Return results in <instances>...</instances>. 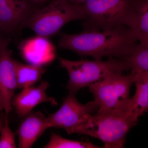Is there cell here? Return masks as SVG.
I'll return each mask as SVG.
<instances>
[{"label": "cell", "instance_id": "6da1fadb", "mask_svg": "<svg viewBox=\"0 0 148 148\" xmlns=\"http://www.w3.org/2000/svg\"><path fill=\"white\" fill-rule=\"evenodd\" d=\"M134 30L126 26L98 31L84 29L75 34H64L58 41L61 49L74 51L80 56H90L95 60L104 57L124 58L138 45Z\"/></svg>", "mask_w": 148, "mask_h": 148}, {"label": "cell", "instance_id": "7a4b0ae2", "mask_svg": "<svg viewBox=\"0 0 148 148\" xmlns=\"http://www.w3.org/2000/svg\"><path fill=\"white\" fill-rule=\"evenodd\" d=\"M138 0H88L81 4L88 19L84 29L98 31L137 26Z\"/></svg>", "mask_w": 148, "mask_h": 148}, {"label": "cell", "instance_id": "3957f363", "mask_svg": "<svg viewBox=\"0 0 148 148\" xmlns=\"http://www.w3.org/2000/svg\"><path fill=\"white\" fill-rule=\"evenodd\" d=\"M60 67L66 69L69 76L66 88L69 93L79 90L113 75L129 71L126 62L121 59L109 58L107 61L82 59L73 61L59 57Z\"/></svg>", "mask_w": 148, "mask_h": 148}, {"label": "cell", "instance_id": "277c9868", "mask_svg": "<svg viewBox=\"0 0 148 148\" xmlns=\"http://www.w3.org/2000/svg\"><path fill=\"white\" fill-rule=\"evenodd\" d=\"M80 5L72 4L68 0H52L43 5L23 23L36 36L49 38L58 34L71 21L87 20Z\"/></svg>", "mask_w": 148, "mask_h": 148}, {"label": "cell", "instance_id": "5b68a950", "mask_svg": "<svg viewBox=\"0 0 148 148\" xmlns=\"http://www.w3.org/2000/svg\"><path fill=\"white\" fill-rule=\"evenodd\" d=\"M138 121L130 112H97L90 115L79 134L98 138L104 148H124L127 133Z\"/></svg>", "mask_w": 148, "mask_h": 148}, {"label": "cell", "instance_id": "8992f818", "mask_svg": "<svg viewBox=\"0 0 148 148\" xmlns=\"http://www.w3.org/2000/svg\"><path fill=\"white\" fill-rule=\"evenodd\" d=\"M135 79V72L131 71L126 75H113L88 86L99 108L98 112L123 111L131 113L130 92Z\"/></svg>", "mask_w": 148, "mask_h": 148}, {"label": "cell", "instance_id": "52a82bcc", "mask_svg": "<svg viewBox=\"0 0 148 148\" xmlns=\"http://www.w3.org/2000/svg\"><path fill=\"white\" fill-rule=\"evenodd\" d=\"M75 95L69 93L59 110L47 116L50 127L62 128L69 134H79L90 115L98 112L99 108L95 101L82 104Z\"/></svg>", "mask_w": 148, "mask_h": 148}, {"label": "cell", "instance_id": "ba28073f", "mask_svg": "<svg viewBox=\"0 0 148 148\" xmlns=\"http://www.w3.org/2000/svg\"><path fill=\"white\" fill-rule=\"evenodd\" d=\"M11 40L0 36V111L6 115L12 110V101L17 88L14 60L8 47Z\"/></svg>", "mask_w": 148, "mask_h": 148}, {"label": "cell", "instance_id": "9c48e42d", "mask_svg": "<svg viewBox=\"0 0 148 148\" xmlns=\"http://www.w3.org/2000/svg\"><path fill=\"white\" fill-rule=\"evenodd\" d=\"M43 5L32 0H0V31L9 36L20 32L23 23Z\"/></svg>", "mask_w": 148, "mask_h": 148}, {"label": "cell", "instance_id": "30bf717a", "mask_svg": "<svg viewBox=\"0 0 148 148\" xmlns=\"http://www.w3.org/2000/svg\"><path fill=\"white\" fill-rule=\"evenodd\" d=\"M49 86L48 82L45 81L38 86L23 88L21 92L14 95L12 106L14 107L19 118H24L40 103L47 102L52 106H57L58 103L55 98L48 96L46 92Z\"/></svg>", "mask_w": 148, "mask_h": 148}, {"label": "cell", "instance_id": "8fae6325", "mask_svg": "<svg viewBox=\"0 0 148 148\" xmlns=\"http://www.w3.org/2000/svg\"><path fill=\"white\" fill-rule=\"evenodd\" d=\"M21 56L30 64L43 66L51 63L56 55L54 45L47 38L40 36L29 38L19 46Z\"/></svg>", "mask_w": 148, "mask_h": 148}, {"label": "cell", "instance_id": "7c38bea8", "mask_svg": "<svg viewBox=\"0 0 148 148\" xmlns=\"http://www.w3.org/2000/svg\"><path fill=\"white\" fill-rule=\"evenodd\" d=\"M24 118L16 132L18 148H32L50 125L47 117L40 111H32Z\"/></svg>", "mask_w": 148, "mask_h": 148}, {"label": "cell", "instance_id": "4fadbf2b", "mask_svg": "<svg viewBox=\"0 0 148 148\" xmlns=\"http://www.w3.org/2000/svg\"><path fill=\"white\" fill-rule=\"evenodd\" d=\"M135 72L136 90L131 98L130 112L138 118L148 112V72Z\"/></svg>", "mask_w": 148, "mask_h": 148}, {"label": "cell", "instance_id": "5bb4252c", "mask_svg": "<svg viewBox=\"0 0 148 148\" xmlns=\"http://www.w3.org/2000/svg\"><path fill=\"white\" fill-rule=\"evenodd\" d=\"M17 88L23 89L34 86L41 79L47 69L43 66L35 64H24L14 61Z\"/></svg>", "mask_w": 148, "mask_h": 148}, {"label": "cell", "instance_id": "9a60e30c", "mask_svg": "<svg viewBox=\"0 0 148 148\" xmlns=\"http://www.w3.org/2000/svg\"><path fill=\"white\" fill-rule=\"evenodd\" d=\"M122 59L126 62L130 70L148 72V43L140 42L130 55Z\"/></svg>", "mask_w": 148, "mask_h": 148}, {"label": "cell", "instance_id": "2e32d148", "mask_svg": "<svg viewBox=\"0 0 148 148\" xmlns=\"http://www.w3.org/2000/svg\"><path fill=\"white\" fill-rule=\"evenodd\" d=\"M137 21L134 31L138 41L148 43V0H138Z\"/></svg>", "mask_w": 148, "mask_h": 148}, {"label": "cell", "instance_id": "e0dca14e", "mask_svg": "<svg viewBox=\"0 0 148 148\" xmlns=\"http://www.w3.org/2000/svg\"><path fill=\"white\" fill-rule=\"evenodd\" d=\"M44 148H98L90 142L75 141L69 140L61 137L59 135L52 133L50 136L49 142Z\"/></svg>", "mask_w": 148, "mask_h": 148}, {"label": "cell", "instance_id": "ac0fdd59", "mask_svg": "<svg viewBox=\"0 0 148 148\" xmlns=\"http://www.w3.org/2000/svg\"><path fill=\"white\" fill-rule=\"evenodd\" d=\"M0 133V148H16L15 135L9 126L8 115L5 119L4 123Z\"/></svg>", "mask_w": 148, "mask_h": 148}, {"label": "cell", "instance_id": "d6986e66", "mask_svg": "<svg viewBox=\"0 0 148 148\" xmlns=\"http://www.w3.org/2000/svg\"><path fill=\"white\" fill-rule=\"evenodd\" d=\"M32 1L35 3H37L44 5L48 3L50 1V0H32Z\"/></svg>", "mask_w": 148, "mask_h": 148}, {"label": "cell", "instance_id": "ffe728a7", "mask_svg": "<svg viewBox=\"0 0 148 148\" xmlns=\"http://www.w3.org/2000/svg\"><path fill=\"white\" fill-rule=\"evenodd\" d=\"M4 120L3 119L2 116H0V130L2 127L4 123Z\"/></svg>", "mask_w": 148, "mask_h": 148}, {"label": "cell", "instance_id": "44dd1931", "mask_svg": "<svg viewBox=\"0 0 148 148\" xmlns=\"http://www.w3.org/2000/svg\"><path fill=\"white\" fill-rule=\"evenodd\" d=\"M2 112L1 111H0V116H1V115H2Z\"/></svg>", "mask_w": 148, "mask_h": 148}, {"label": "cell", "instance_id": "7402d4cb", "mask_svg": "<svg viewBox=\"0 0 148 148\" xmlns=\"http://www.w3.org/2000/svg\"><path fill=\"white\" fill-rule=\"evenodd\" d=\"M0 32H1V31H0Z\"/></svg>", "mask_w": 148, "mask_h": 148}]
</instances>
